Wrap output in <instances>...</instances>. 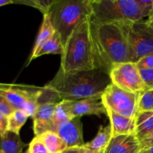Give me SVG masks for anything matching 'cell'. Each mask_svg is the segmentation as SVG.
Returning a JSON list of instances; mask_svg holds the SVG:
<instances>
[{"mask_svg": "<svg viewBox=\"0 0 153 153\" xmlns=\"http://www.w3.org/2000/svg\"><path fill=\"white\" fill-rule=\"evenodd\" d=\"M91 35L97 69L109 74L115 64L132 62L128 40L120 23L100 22L91 17Z\"/></svg>", "mask_w": 153, "mask_h": 153, "instance_id": "6da1fadb", "label": "cell"}, {"mask_svg": "<svg viewBox=\"0 0 153 153\" xmlns=\"http://www.w3.org/2000/svg\"><path fill=\"white\" fill-rule=\"evenodd\" d=\"M111 83L109 74L101 69L64 72L59 68L44 87L55 93L60 102L76 101L102 96Z\"/></svg>", "mask_w": 153, "mask_h": 153, "instance_id": "7a4b0ae2", "label": "cell"}, {"mask_svg": "<svg viewBox=\"0 0 153 153\" xmlns=\"http://www.w3.org/2000/svg\"><path fill=\"white\" fill-rule=\"evenodd\" d=\"M91 17L81 22L67 38L61 55L60 69L64 72L97 69L91 35Z\"/></svg>", "mask_w": 153, "mask_h": 153, "instance_id": "3957f363", "label": "cell"}, {"mask_svg": "<svg viewBox=\"0 0 153 153\" xmlns=\"http://www.w3.org/2000/svg\"><path fill=\"white\" fill-rule=\"evenodd\" d=\"M47 13L64 46L75 28L92 16L91 0H55Z\"/></svg>", "mask_w": 153, "mask_h": 153, "instance_id": "277c9868", "label": "cell"}, {"mask_svg": "<svg viewBox=\"0 0 153 153\" xmlns=\"http://www.w3.org/2000/svg\"><path fill=\"white\" fill-rule=\"evenodd\" d=\"M0 96L4 97L15 110H24L28 117L32 118L41 103L59 102L57 96L45 87L0 83Z\"/></svg>", "mask_w": 153, "mask_h": 153, "instance_id": "5b68a950", "label": "cell"}, {"mask_svg": "<svg viewBox=\"0 0 153 153\" xmlns=\"http://www.w3.org/2000/svg\"><path fill=\"white\" fill-rule=\"evenodd\" d=\"M93 19L100 22H123L143 20L137 0H91Z\"/></svg>", "mask_w": 153, "mask_h": 153, "instance_id": "8992f818", "label": "cell"}, {"mask_svg": "<svg viewBox=\"0 0 153 153\" xmlns=\"http://www.w3.org/2000/svg\"><path fill=\"white\" fill-rule=\"evenodd\" d=\"M120 24L128 40L132 62H137L142 57L152 53L153 31L145 20Z\"/></svg>", "mask_w": 153, "mask_h": 153, "instance_id": "52a82bcc", "label": "cell"}, {"mask_svg": "<svg viewBox=\"0 0 153 153\" xmlns=\"http://www.w3.org/2000/svg\"><path fill=\"white\" fill-rule=\"evenodd\" d=\"M141 94L131 93L111 83L102 95V102L105 107L127 117L135 118Z\"/></svg>", "mask_w": 153, "mask_h": 153, "instance_id": "ba28073f", "label": "cell"}, {"mask_svg": "<svg viewBox=\"0 0 153 153\" xmlns=\"http://www.w3.org/2000/svg\"><path fill=\"white\" fill-rule=\"evenodd\" d=\"M109 77L112 84L125 91L142 94L146 90L140 70L134 62L115 64L109 72Z\"/></svg>", "mask_w": 153, "mask_h": 153, "instance_id": "9c48e42d", "label": "cell"}, {"mask_svg": "<svg viewBox=\"0 0 153 153\" xmlns=\"http://www.w3.org/2000/svg\"><path fill=\"white\" fill-rule=\"evenodd\" d=\"M56 133L64 140L67 148L82 146L85 143L81 117L72 118L61 123Z\"/></svg>", "mask_w": 153, "mask_h": 153, "instance_id": "30bf717a", "label": "cell"}, {"mask_svg": "<svg viewBox=\"0 0 153 153\" xmlns=\"http://www.w3.org/2000/svg\"><path fill=\"white\" fill-rule=\"evenodd\" d=\"M101 98L102 96H99L71 101L70 105L71 117H81L85 115H96L99 117L102 114L107 115L106 108Z\"/></svg>", "mask_w": 153, "mask_h": 153, "instance_id": "8fae6325", "label": "cell"}, {"mask_svg": "<svg viewBox=\"0 0 153 153\" xmlns=\"http://www.w3.org/2000/svg\"><path fill=\"white\" fill-rule=\"evenodd\" d=\"M58 103L55 102H47L39 105L33 117L34 135L40 136L46 131H51L52 118Z\"/></svg>", "mask_w": 153, "mask_h": 153, "instance_id": "7c38bea8", "label": "cell"}, {"mask_svg": "<svg viewBox=\"0 0 153 153\" xmlns=\"http://www.w3.org/2000/svg\"><path fill=\"white\" fill-rule=\"evenodd\" d=\"M143 150L134 134L112 136L104 153H140Z\"/></svg>", "mask_w": 153, "mask_h": 153, "instance_id": "4fadbf2b", "label": "cell"}, {"mask_svg": "<svg viewBox=\"0 0 153 153\" xmlns=\"http://www.w3.org/2000/svg\"><path fill=\"white\" fill-rule=\"evenodd\" d=\"M106 108L107 116L110 120L112 136L121 134H134L135 131V118L127 117L115 113L108 107Z\"/></svg>", "mask_w": 153, "mask_h": 153, "instance_id": "5bb4252c", "label": "cell"}, {"mask_svg": "<svg viewBox=\"0 0 153 153\" xmlns=\"http://www.w3.org/2000/svg\"><path fill=\"white\" fill-rule=\"evenodd\" d=\"M25 146L26 143L16 133L7 131L0 136V153H22Z\"/></svg>", "mask_w": 153, "mask_h": 153, "instance_id": "9a60e30c", "label": "cell"}, {"mask_svg": "<svg viewBox=\"0 0 153 153\" xmlns=\"http://www.w3.org/2000/svg\"><path fill=\"white\" fill-rule=\"evenodd\" d=\"M153 131V112L139 111L135 117L134 134L140 142Z\"/></svg>", "mask_w": 153, "mask_h": 153, "instance_id": "2e32d148", "label": "cell"}, {"mask_svg": "<svg viewBox=\"0 0 153 153\" xmlns=\"http://www.w3.org/2000/svg\"><path fill=\"white\" fill-rule=\"evenodd\" d=\"M111 137V128L110 125L100 126L95 137L91 141L85 143L83 146L88 150L104 152L108 146Z\"/></svg>", "mask_w": 153, "mask_h": 153, "instance_id": "e0dca14e", "label": "cell"}, {"mask_svg": "<svg viewBox=\"0 0 153 153\" xmlns=\"http://www.w3.org/2000/svg\"><path fill=\"white\" fill-rule=\"evenodd\" d=\"M64 52V44H63L61 36L57 31L49 38L46 43L42 45L41 47L39 49L37 53L34 56L29 58L28 62H31L32 60L48 54H54V55H62Z\"/></svg>", "mask_w": 153, "mask_h": 153, "instance_id": "ac0fdd59", "label": "cell"}, {"mask_svg": "<svg viewBox=\"0 0 153 153\" xmlns=\"http://www.w3.org/2000/svg\"><path fill=\"white\" fill-rule=\"evenodd\" d=\"M55 31H55V28H54L52 22H51L48 13L43 14V19L41 24V27H40V29L39 31L38 34H37L31 57L34 56L37 53V52L41 47L42 45L46 43L49 38H51L52 36L55 33Z\"/></svg>", "mask_w": 153, "mask_h": 153, "instance_id": "d6986e66", "label": "cell"}, {"mask_svg": "<svg viewBox=\"0 0 153 153\" xmlns=\"http://www.w3.org/2000/svg\"><path fill=\"white\" fill-rule=\"evenodd\" d=\"M38 137L50 153H62L67 149L66 143L56 132L48 131Z\"/></svg>", "mask_w": 153, "mask_h": 153, "instance_id": "ffe728a7", "label": "cell"}, {"mask_svg": "<svg viewBox=\"0 0 153 153\" xmlns=\"http://www.w3.org/2000/svg\"><path fill=\"white\" fill-rule=\"evenodd\" d=\"M70 102L68 100H63L58 103L52 118L51 131L56 132L57 128L61 123L72 119L70 113Z\"/></svg>", "mask_w": 153, "mask_h": 153, "instance_id": "44dd1931", "label": "cell"}, {"mask_svg": "<svg viewBox=\"0 0 153 153\" xmlns=\"http://www.w3.org/2000/svg\"><path fill=\"white\" fill-rule=\"evenodd\" d=\"M8 117V131L19 134L22 127L25 125L28 118V115L24 110L16 109L13 111Z\"/></svg>", "mask_w": 153, "mask_h": 153, "instance_id": "7402d4cb", "label": "cell"}, {"mask_svg": "<svg viewBox=\"0 0 153 153\" xmlns=\"http://www.w3.org/2000/svg\"><path fill=\"white\" fill-rule=\"evenodd\" d=\"M153 112V90H146L140 94L138 111Z\"/></svg>", "mask_w": 153, "mask_h": 153, "instance_id": "603a6c76", "label": "cell"}, {"mask_svg": "<svg viewBox=\"0 0 153 153\" xmlns=\"http://www.w3.org/2000/svg\"><path fill=\"white\" fill-rule=\"evenodd\" d=\"M55 0H28V1H16L15 4H24L26 5L31 6L38 9L43 14L48 13L49 8L53 4Z\"/></svg>", "mask_w": 153, "mask_h": 153, "instance_id": "cb8c5ba5", "label": "cell"}, {"mask_svg": "<svg viewBox=\"0 0 153 153\" xmlns=\"http://www.w3.org/2000/svg\"><path fill=\"white\" fill-rule=\"evenodd\" d=\"M27 153H50L41 139L38 136H35L28 144Z\"/></svg>", "mask_w": 153, "mask_h": 153, "instance_id": "d4e9b609", "label": "cell"}, {"mask_svg": "<svg viewBox=\"0 0 153 153\" xmlns=\"http://www.w3.org/2000/svg\"><path fill=\"white\" fill-rule=\"evenodd\" d=\"M136 66L139 70H152L153 69V52L142 57L137 62Z\"/></svg>", "mask_w": 153, "mask_h": 153, "instance_id": "484cf974", "label": "cell"}, {"mask_svg": "<svg viewBox=\"0 0 153 153\" xmlns=\"http://www.w3.org/2000/svg\"><path fill=\"white\" fill-rule=\"evenodd\" d=\"M143 18L149 17L153 12V0H137Z\"/></svg>", "mask_w": 153, "mask_h": 153, "instance_id": "4316f807", "label": "cell"}, {"mask_svg": "<svg viewBox=\"0 0 153 153\" xmlns=\"http://www.w3.org/2000/svg\"><path fill=\"white\" fill-rule=\"evenodd\" d=\"M140 73L146 85V90H153V69L140 70Z\"/></svg>", "mask_w": 153, "mask_h": 153, "instance_id": "83f0119b", "label": "cell"}, {"mask_svg": "<svg viewBox=\"0 0 153 153\" xmlns=\"http://www.w3.org/2000/svg\"><path fill=\"white\" fill-rule=\"evenodd\" d=\"M15 109L12 107L11 105L4 97L0 96V113L8 116Z\"/></svg>", "mask_w": 153, "mask_h": 153, "instance_id": "f1b7e54d", "label": "cell"}, {"mask_svg": "<svg viewBox=\"0 0 153 153\" xmlns=\"http://www.w3.org/2000/svg\"><path fill=\"white\" fill-rule=\"evenodd\" d=\"M8 131V117L7 115L0 113V136Z\"/></svg>", "mask_w": 153, "mask_h": 153, "instance_id": "f546056e", "label": "cell"}, {"mask_svg": "<svg viewBox=\"0 0 153 153\" xmlns=\"http://www.w3.org/2000/svg\"><path fill=\"white\" fill-rule=\"evenodd\" d=\"M142 149H147L153 146V131L147 137H145L143 140L140 141Z\"/></svg>", "mask_w": 153, "mask_h": 153, "instance_id": "4dcf8cb0", "label": "cell"}, {"mask_svg": "<svg viewBox=\"0 0 153 153\" xmlns=\"http://www.w3.org/2000/svg\"><path fill=\"white\" fill-rule=\"evenodd\" d=\"M87 149L82 146H76V147L67 148L62 153H85Z\"/></svg>", "mask_w": 153, "mask_h": 153, "instance_id": "1f68e13d", "label": "cell"}, {"mask_svg": "<svg viewBox=\"0 0 153 153\" xmlns=\"http://www.w3.org/2000/svg\"><path fill=\"white\" fill-rule=\"evenodd\" d=\"M15 3H16V1L14 0H0V7L7 5V4H15Z\"/></svg>", "mask_w": 153, "mask_h": 153, "instance_id": "d6a6232c", "label": "cell"}, {"mask_svg": "<svg viewBox=\"0 0 153 153\" xmlns=\"http://www.w3.org/2000/svg\"><path fill=\"white\" fill-rule=\"evenodd\" d=\"M146 24L148 25L149 28H150L153 31V20H150V19H147V20H145Z\"/></svg>", "mask_w": 153, "mask_h": 153, "instance_id": "836d02e7", "label": "cell"}, {"mask_svg": "<svg viewBox=\"0 0 153 153\" xmlns=\"http://www.w3.org/2000/svg\"><path fill=\"white\" fill-rule=\"evenodd\" d=\"M85 153H104L103 152H94V151H91V150H88L87 149L86 152Z\"/></svg>", "mask_w": 153, "mask_h": 153, "instance_id": "e575fe53", "label": "cell"}, {"mask_svg": "<svg viewBox=\"0 0 153 153\" xmlns=\"http://www.w3.org/2000/svg\"><path fill=\"white\" fill-rule=\"evenodd\" d=\"M148 151H149V153H153V146L151 148H149V149H147Z\"/></svg>", "mask_w": 153, "mask_h": 153, "instance_id": "d590c367", "label": "cell"}, {"mask_svg": "<svg viewBox=\"0 0 153 153\" xmlns=\"http://www.w3.org/2000/svg\"><path fill=\"white\" fill-rule=\"evenodd\" d=\"M140 153H149V151L148 149H143Z\"/></svg>", "mask_w": 153, "mask_h": 153, "instance_id": "8d00e7d4", "label": "cell"}, {"mask_svg": "<svg viewBox=\"0 0 153 153\" xmlns=\"http://www.w3.org/2000/svg\"><path fill=\"white\" fill-rule=\"evenodd\" d=\"M150 19V20H153V12H152V14H151V16H149V19Z\"/></svg>", "mask_w": 153, "mask_h": 153, "instance_id": "74e56055", "label": "cell"}, {"mask_svg": "<svg viewBox=\"0 0 153 153\" xmlns=\"http://www.w3.org/2000/svg\"><path fill=\"white\" fill-rule=\"evenodd\" d=\"M25 153H27V152H25Z\"/></svg>", "mask_w": 153, "mask_h": 153, "instance_id": "f35d334b", "label": "cell"}]
</instances>
